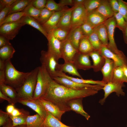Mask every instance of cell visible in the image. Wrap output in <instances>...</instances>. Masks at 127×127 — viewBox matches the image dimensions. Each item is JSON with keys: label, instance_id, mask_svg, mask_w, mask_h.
I'll return each mask as SVG.
<instances>
[{"label": "cell", "instance_id": "56", "mask_svg": "<svg viewBox=\"0 0 127 127\" xmlns=\"http://www.w3.org/2000/svg\"><path fill=\"white\" fill-rule=\"evenodd\" d=\"M15 107L14 105L10 104L7 106L6 108V112L10 114H11Z\"/></svg>", "mask_w": 127, "mask_h": 127}, {"label": "cell", "instance_id": "19", "mask_svg": "<svg viewBox=\"0 0 127 127\" xmlns=\"http://www.w3.org/2000/svg\"><path fill=\"white\" fill-rule=\"evenodd\" d=\"M83 99V98H79L72 100L68 103V105L71 111H72L81 115L88 120L90 117L84 110Z\"/></svg>", "mask_w": 127, "mask_h": 127}, {"label": "cell", "instance_id": "42", "mask_svg": "<svg viewBox=\"0 0 127 127\" xmlns=\"http://www.w3.org/2000/svg\"><path fill=\"white\" fill-rule=\"evenodd\" d=\"M40 10V15L36 20L41 25L47 21L54 12L51 11L45 8Z\"/></svg>", "mask_w": 127, "mask_h": 127}, {"label": "cell", "instance_id": "12", "mask_svg": "<svg viewBox=\"0 0 127 127\" xmlns=\"http://www.w3.org/2000/svg\"><path fill=\"white\" fill-rule=\"evenodd\" d=\"M47 38L48 40L47 51L53 54L58 60L61 58L62 42L56 38L51 32L48 33Z\"/></svg>", "mask_w": 127, "mask_h": 127}, {"label": "cell", "instance_id": "54", "mask_svg": "<svg viewBox=\"0 0 127 127\" xmlns=\"http://www.w3.org/2000/svg\"><path fill=\"white\" fill-rule=\"evenodd\" d=\"M59 3L63 7L67 5L73 6V0H60L59 1Z\"/></svg>", "mask_w": 127, "mask_h": 127}, {"label": "cell", "instance_id": "44", "mask_svg": "<svg viewBox=\"0 0 127 127\" xmlns=\"http://www.w3.org/2000/svg\"><path fill=\"white\" fill-rule=\"evenodd\" d=\"M28 116H14L9 114V117L12 119L13 127L22 125H26Z\"/></svg>", "mask_w": 127, "mask_h": 127}, {"label": "cell", "instance_id": "10", "mask_svg": "<svg viewBox=\"0 0 127 127\" xmlns=\"http://www.w3.org/2000/svg\"><path fill=\"white\" fill-rule=\"evenodd\" d=\"M125 86L124 83L112 81L105 84L102 88L104 92V97L99 100V103L101 105L103 104L107 97L113 92H115L118 96H124L125 93L122 88Z\"/></svg>", "mask_w": 127, "mask_h": 127}, {"label": "cell", "instance_id": "4", "mask_svg": "<svg viewBox=\"0 0 127 127\" xmlns=\"http://www.w3.org/2000/svg\"><path fill=\"white\" fill-rule=\"evenodd\" d=\"M52 78L44 65L42 64L39 67L36 86L33 99H39L44 95Z\"/></svg>", "mask_w": 127, "mask_h": 127}, {"label": "cell", "instance_id": "53", "mask_svg": "<svg viewBox=\"0 0 127 127\" xmlns=\"http://www.w3.org/2000/svg\"><path fill=\"white\" fill-rule=\"evenodd\" d=\"M9 40L4 36L0 35V48L11 44Z\"/></svg>", "mask_w": 127, "mask_h": 127}, {"label": "cell", "instance_id": "26", "mask_svg": "<svg viewBox=\"0 0 127 127\" xmlns=\"http://www.w3.org/2000/svg\"><path fill=\"white\" fill-rule=\"evenodd\" d=\"M95 10L107 19L114 15L108 0H101L99 6Z\"/></svg>", "mask_w": 127, "mask_h": 127}, {"label": "cell", "instance_id": "59", "mask_svg": "<svg viewBox=\"0 0 127 127\" xmlns=\"http://www.w3.org/2000/svg\"><path fill=\"white\" fill-rule=\"evenodd\" d=\"M123 33L124 41L127 44V24L124 31Z\"/></svg>", "mask_w": 127, "mask_h": 127}, {"label": "cell", "instance_id": "30", "mask_svg": "<svg viewBox=\"0 0 127 127\" xmlns=\"http://www.w3.org/2000/svg\"><path fill=\"white\" fill-rule=\"evenodd\" d=\"M95 50L90 42L88 37L84 36L81 39L79 45L78 52L81 53L88 54Z\"/></svg>", "mask_w": 127, "mask_h": 127}, {"label": "cell", "instance_id": "17", "mask_svg": "<svg viewBox=\"0 0 127 127\" xmlns=\"http://www.w3.org/2000/svg\"><path fill=\"white\" fill-rule=\"evenodd\" d=\"M68 8L61 11L54 12L47 21L41 24L48 33L57 28V25L61 17Z\"/></svg>", "mask_w": 127, "mask_h": 127}, {"label": "cell", "instance_id": "55", "mask_svg": "<svg viewBox=\"0 0 127 127\" xmlns=\"http://www.w3.org/2000/svg\"><path fill=\"white\" fill-rule=\"evenodd\" d=\"M0 99L1 100H6L10 104H15L13 101L5 95L0 91Z\"/></svg>", "mask_w": 127, "mask_h": 127}, {"label": "cell", "instance_id": "16", "mask_svg": "<svg viewBox=\"0 0 127 127\" xmlns=\"http://www.w3.org/2000/svg\"><path fill=\"white\" fill-rule=\"evenodd\" d=\"M105 63L100 71L103 75L102 81L106 84L112 81L115 67L114 63L112 60L105 57Z\"/></svg>", "mask_w": 127, "mask_h": 127}, {"label": "cell", "instance_id": "15", "mask_svg": "<svg viewBox=\"0 0 127 127\" xmlns=\"http://www.w3.org/2000/svg\"><path fill=\"white\" fill-rule=\"evenodd\" d=\"M88 54H85L77 52L74 57L72 62L77 69L86 70L92 67Z\"/></svg>", "mask_w": 127, "mask_h": 127}, {"label": "cell", "instance_id": "50", "mask_svg": "<svg viewBox=\"0 0 127 127\" xmlns=\"http://www.w3.org/2000/svg\"><path fill=\"white\" fill-rule=\"evenodd\" d=\"M11 115L14 116H28L29 115V113L23 109L15 108Z\"/></svg>", "mask_w": 127, "mask_h": 127}, {"label": "cell", "instance_id": "29", "mask_svg": "<svg viewBox=\"0 0 127 127\" xmlns=\"http://www.w3.org/2000/svg\"><path fill=\"white\" fill-rule=\"evenodd\" d=\"M0 91L11 99L15 104L18 102L17 94L16 90L11 87L4 83L0 84Z\"/></svg>", "mask_w": 127, "mask_h": 127}, {"label": "cell", "instance_id": "58", "mask_svg": "<svg viewBox=\"0 0 127 127\" xmlns=\"http://www.w3.org/2000/svg\"><path fill=\"white\" fill-rule=\"evenodd\" d=\"M85 0H73V5L72 7H75L83 4Z\"/></svg>", "mask_w": 127, "mask_h": 127}, {"label": "cell", "instance_id": "36", "mask_svg": "<svg viewBox=\"0 0 127 127\" xmlns=\"http://www.w3.org/2000/svg\"><path fill=\"white\" fill-rule=\"evenodd\" d=\"M32 0H17L8 15L22 11L31 2Z\"/></svg>", "mask_w": 127, "mask_h": 127}, {"label": "cell", "instance_id": "60", "mask_svg": "<svg viewBox=\"0 0 127 127\" xmlns=\"http://www.w3.org/2000/svg\"><path fill=\"white\" fill-rule=\"evenodd\" d=\"M2 127H13L12 119L10 118L7 122Z\"/></svg>", "mask_w": 127, "mask_h": 127}, {"label": "cell", "instance_id": "20", "mask_svg": "<svg viewBox=\"0 0 127 127\" xmlns=\"http://www.w3.org/2000/svg\"><path fill=\"white\" fill-rule=\"evenodd\" d=\"M89 55L93 61L92 68L94 71L96 72L100 71L105 62V57L101 54L99 50H94Z\"/></svg>", "mask_w": 127, "mask_h": 127}, {"label": "cell", "instance_id": "7", "mask_svg": "<svg viewBox=\"0 0 127 127\" xmlns=\"http://www.w3.org/2000/svg\"><path fill=\"white\" fill-rule=\"evenodd\" d=\"M25 25L21 19L16 22L3 24L0 26V35L9 40H12L18 34L22 27Z\"/></svg>", "mask_w": 127, "mask_h": 127}, {"label": "cell", "instance_id": "8", "mask_svg": "<svg viewBox=\"0 0 127 127\" xmlns=\"http://www.w3.org/2000/svg\"><path fill=\"white\" fill-rule=\"evenodd\" d=\"M88 15L83 4L74 7L72 14L70 30L80 26L86 22Z\"/></svg>", "mask_w": 127, "mask_h": 127}, {"label": "cell", "instance_id": "52", "mask_svg": "<svg viewBox=\"0 0 127 127\" xmlns=\"http://www.w3.org/2000/svg\"><path fill=\"white\" fill-rule=\"evenodd\" d=\"M111 7L114 13L118 12L119 4L118 0H108Z\"/></svg>", "mask_w": 127, "mask_h": 127}, {"label": "cell", "instance_id": "51", "mask_svg": "<svg viewBox=\"0 0 127 127\" xmlns=\"http://www.w3.org/2000/svg\"><path fill=\"white\" fill-rule=\"evenodd\" d=\"M17 0H0V11L4 8L11 5Z\"/></svg>", "mask_w": 127, "mask_h": 127}, {"label": "cell", "instance_id": "38", "mask_svg": "<svg viewBox=\"0 0 127 127\" xmlns=\"http://www.w3.org/2000/svg\"><path fill=\"white\" fill-rule=\"evenodd\" d=\"M88 39L95 50H99L103 46L99 39L94 28L93 32L88 36Z\"/></svg>", "mask_w": 127, "mask_h": 127}, {"label": "cell", "instance_id": "9", "mask_svg": "<svg viewBox=\"0 0 127 127\" xmlns=\"http://www.w3.org/2000/svg\"><path fill=\"white\" fill-rule=\"evenodd\" d=\"M52 78L59 83L74 89L79 90L86 87H89L96 89L99 91L102 89L103 87L99 85L78 83L64 77L57 76Z\"/></svg>", "mask_w": 127, "mask_h": 127}, {"label": "cell", "instance_id": "13", "mask_svg": "<svg viewBox=\"0 0 127 127\" xmlns=\"http://www.w3.org/2000/svg\"><path fill=\"white\" fill-rule=\"evenodd\" d=\"M78 52L76 50L67 39L62 42L61 58L64 62H72L75 55Z\"/></svg>", "mask_w": 127, "mask_h": 127}, {"label": "cell", "instance_id": "21", "mask_svg": "<svg viewBox=\"0 0 127 127\" xmlns=\"http://www.w3.org/2000/svg\"><path fill=\"white\" fill-rule=\"evenodd\" d=\"M74 7L67 9L61 17L57 26L60 28L69 32L71 28L72 14Z\"/></svg>", "mask_w": 127, "mask_h": 127}, {"label": "cell", "instance_id": "40", "mask_svg": "<svg viewBox=\"0 0 127 127\" xmlns=\"http://www.w3.org/2000/svg\"><path fill=\"white\" fill-rule=\"evenodd\" d=\"M45 8L51 11L54 12L61 11L68 8L62 6L53 0H47Z\"/></svg>", "mask_w": 127, "mask_h": 127}, {"label": "cell", "instance_id": "48", "mask_svg": "<svg viewBox=\"0 0 127 127\" xmlns=\"http://www.w3.org/2000/svg\"><path fill=\"white\" fill-rule=\"evenodd\" d=\"M9 117V114L1 110H0V126H3L7 122Z\"/></svg>", "mask_w": 127, "mask_h": 127}, {"label": "cell", "instance_id": "47", "mask_svg": "<svg viewBox=\"0 0 127 127\" xmlns=\"http://www.w3.org/2000/svg\"><path fill=\"white\" fill-rule=\"evenodd\" d=\"M16 2L11 6L6 7L0 11V24L2 22L6 16L8 14L12 8L15 4Z\"/></svg>", "mask_w": 127, "mask_h": 127}, {"label": "cell", "instance_id": "11", "mask_svg": "<svg viewBox=\"0 0 127 127\" xmlns=\"http://www.w3.org/2000/svg\"><path fill=\"white\" fill-rule=\"evenodd\" d=\"M99 51L102 56L112 60L114 63L115 67L127 66V58L125 55L122 56L116 54L104 46H103Z\"/></svg>", "mask_w": 127, "mask_h": 127}, {"label": "cell", "instance_id": "28", "mask_svg": "<svg viewBox=\"0 0 127 127\" xmlns=\"http://www.w3.org/2000/svg\"><path fill=\"white\" fill-rule=\"evenodd\" d=\"M45 119L37 113L29 115L27 118L26 127H44Z\"/></svg>", "mask_w": 127, "mask_h": 127}, {"label": "cell", "instance_id": "5", "mask_svg": "<svg viewBox=\"0 0 127 127\" xmlns=\"http://www.w3.org/2000/svg\"><path fill=\"white\" fill-rule=\"evenodd\" d=\"M104 23L107 28L109 41L106 47L116 54L122 56H125L122 51L118 49L115 42L114 34L115 28L116 27V22L114 16L107 19Z\"/></svg>", "mask_w": 127, "mask_h": 127}, {"label": "cell", "instance_id": "35", "mask_svg": "<svg viewBox=\"0 0 127 127\" xmlns=\"http://www.w3.org/2000/svg\"><path fill=\"white\" fill-rule=\"evenodd\" d=\"M26 15L22 12L13 13L8 15L0 24V26L8 23L13 22L19 20L22 18Z\"/></svg>", "mask_w": 127, "mask_h": 127}, {"label": "cell", "instance_id": "3", "mask_svg": "<svg viewBox=\"0 0 127 127\" xmlns=\"http://www.w3.org/2000/svg\"><path fill=\"white\" fill-rule=\"evenodd\" d=\"M4 72V83L15 90L21 86L30 73V72H24L17 70L12 64L10 60L6 62Z\"/></svg>", "mask_w": 127, "mask_h": 127}, {"label": "cell", "instance_id": "24", "mask_svg": "<svg viewBox=\"0 0 127 127\" xmlns=\"http://www.w3.org/2000/svg\"><path fill=\"white\" fill-rule=\"evenodd\" d=\"M107 19L95 10L88 14L86 21L94 28L104 23Z\"/></svg>", "mask_w": 127, "mask_h": 127}, {"label": "cell", "instance_id": "43", "mask_svg": "<svg viewBox=\"0 0 127 127\" xmlns=\"http://www.w3.org/2000/svg\"><path fill=\"white\" fill-rule=\"evenodd\" d=\"M51 32L56 38L61 42L67 39L69 32L68 31L59 28L55 29Z\"/></svg>", "mask_w": 127, "mask_h": 127}, {"label": "cell", "instance_id": "25", "mask_svg": "<svg viewBox=\"0 0 127 127\" xmlns=\"http://www.w3.org/2000/svg\"><path fill=\"white\" fill-rule=\"evenodd\" d=\"M56 77H62L66 78L71 80L79 83L89 84L92 85H97L103 87L105 84L102 81L94 80L92 79H85L83 78H75L66 75L65 73L62 71H57L56 74Z\"/></svg>", "mask_w": 127, "mask_h": 127}, {"label": "cell", "instance_id": "31", "mask_svg": "<svg viewBox=\"0 0 127 127\" xmlns=\"http://www.w3.org/2000/svg\"><path fill=\"white\" fill-rule=\"evenodd\" d=\"M44 127H70L65 125L47 111V115L45 119Z\"/></svg>", "mask_w": 127, "mask_h": 127}, {"label": "cell", "instance_id": "1", "mask_svg": "<svg viewBox=\"0 0 127 127\" xmlns=\"http://www.w3.org/2000/svg\"><path fill=\"white\" fill-rule=\"evenodd\" d=\"M98 91L89 87L79 90L71 89L59 83L52 78L45 94L40 98L51 102L60 110L66 112L71 111L68 103L71 100L93 95Z\"/></svg>", "mask_w": 127, "mask_h": 127}, {"label": "cell", "instance_id": "49", "mask_svg": "<svg viewBox=\"0 0 127 127\" xmlns=\"http://www.w3.org/2000/svg\"><path fill=\"white\" fill-rule=\"evenodd\" d=\"M47 0H32L31 3L35 7L39 9L45 8Z\"/></svg>", "mask_w": 127, "mask_h": 127}, {"label": "cell", "instance_id": "34", "mask_svg": "<svg viewBox=\"0 0 127 127\" xmlns=\"http://www.w3.org/2000/svg\"><path fill=\"white\" fill-rule=\"evenodd\" d=\"M112 81L122 83H127V79L124 74L122 67L118 66L115 68Z\"/></svg>", "mask_w": 127, "mask_h": 127}, {"label": "cell", "instance_id": "62", "mask_svg": "<svg viewBox=\"0 0 127 127\" xmlns=\"http://www.w3.org/2000/svg\"><path fill=\"white\" fill-rule=\"evenodd\" d=\"M122 67L125 75L127 79V66H124Z\"/></svg>", "mask_w": 127, "mask_h": 127}, {"label": "cell", "instance_id": "27", "mask_svg": "<svg viewBox=\"0 0 127 127\" xmlns=\"http://www.w3.org/2000/svg\"><path fill=\"white\" fill-rule=\"evenodd\" d=\"M21 20L25 25H29L38 30L47 38L48 34L42 25L35 18L25 15L23 17Z\"/></svg>", "mask_w": 127, "mask_h": 127}, {"label": "cell", "instance_id": "46", "mask_svg": "<svg viewBox=\"0 0 127 127\" xmlns=\"http://www.w3.org/2000/svg\"><path fill=\"white\" fill-rule=\"evenodd\" d=\"M80 26L83 35L88 37L93 32L94 28L86 21Z\"/></svg>", "mask_w": 127, "mask_h": 127}, {"label": "cell", "instance_id": "63", "mask_svg": "<svg viewBox=\"0 0 127 127\" xmlns=\"http://www.w3.org/2000/svg\"><path fill=\"white\" fill-rule=\"evenodd\" d=\"M26 125H18L14 127H26Z\"/></svg>", "mask_w": 127, "mask_h": 127}, {"label": "cell", "instance_id": "61", "mask_svg": "<svg viewBox=\"0 0 127 127\" xmlns=\"http://www.w3.org/2000/svg\"><path fill=\"white\" fill-rule=\"evenodd\" d=\"M6 64V62L0 59V70H5Z\"/></svg>", "mask_w": 127, "mask_h": 127}, {"label": "cell", "instance_id": "2", "mask_svg": "<svg viewBox=\"0 0 127 127\" xmlns=\"http://www.w3.org/2000/svg\"><path fill=\"white\" fill-rule=\"evenodd\" d=\"M39 67L30 72L21 86L16 90L19 100H28L33 99L36 87Z\"/></svg>", "mask_w": 127, "mask_h": 127}, {"label": "cell", "instance_id": "45", "mask_svg": "<svg viewBox=\"0 0 127 127\" xmlns=\"http://www.w3.org/2000/svg\"><path fill=\"white\" fill-rule=\"evenodd\" d=\"M119 4V12L127 21V2L123 0H118Z\"/></svg>", "mask_w": 127, "mask_h": 127}, {"label": "cell", "instance_id": "33", "mask_svg": "<svg viewBox=\"0 0 127 127\" xmlns=\"http://www.w3.org/2000/svg\"><path fill=\"white\" fill-rule=\"evenodd\" d=\"M15 50L12 44L0 48V59L6 62L12 58Z\"/></svg>", "mask_w": 127, "mask_h": 127}, {"label": "cell", "instance_id": "39", "mask_svg": "<svg viewBox=\"0 0 127 127\" xmlns=\"http://www.w3.org/2000/svg\"><path fill=\"white\" fill-rule=\"evenodd\" d=\"M101 0H85L83 5L88 14L96 10L99 6Z\"/></svg>", "mask_w": 127, "mask_h": 127}, {"label": "cell", "instance_id": "57", "mask_svg": "<svg viewBox=\"0 0 127 127\" xmlns=\"http://www.w3.org/2000/svg\"><path fill=\"white\" fill-rule=\"evenodd\" d=\"M5 79L4 70H0V84L4 83Z\"/></svg>", "mask_w": 127, "mask_h": 127}, {"label": "cell", "instance_id": "22", "mask_svg": "<svg viewBox=\"0 0 127 127\" xmlns=\"http://www.w3.org/2000/svg\"><path fill=\"white\" fill-rule=\"evenodd\" d=\"M84 36L80 26L71 30L69 32L67 39L69 41L78 52L79 41Z\"/></svg>", "mask_w": 127, "mask_h": 127}, {"label": "cell", "instance_id": "6", "mask_svg": "<svg viewBox=\"0 0 127 127\" xmlns=\"http://www.w3.org/2000/svg\"><path fill=\"white\" fill-rule=\"evenodd\" d=\"M40 60L52 78L55 77L58 60L52 54L48 51L42 50Z\"/></svg>", "mask_w": 127, "mask_h": 127}, {"label": "cell", "instance_id": "23", "mask_svg": "<svg viewBox=\"0 0 127 127\" xmlns=\"http://www.w3.org/2000/svg\"><path fill=\"white\" fill-rule=\"evenodd\" d=\"M72 62H64L63 64H58L56 68V71H60L65 73H68L73 75L78 76L80 78H82Z\"/></svg>", "mask_w": 127, "mask_h": 127}, {"label": "cell", "instance_id": "41", "mask_svg": "<svg viewBox=\"0 0 127 127\" xmlns=\"http://www.w3.org/2000/svg\"><path fill=\"white\" fill-rule=\"evenodd\" d=\"M114 16L116 22V27L118 28L123 32L127 24V21L119 12L114 13Z\"/></svg>", "mask_w": 127, "mask_h": 127}, {"label": "cell", "instance_id": "37", "mask_svg": "<svg viewBox=\"0 0 127 127\" xmlns=\"http://www.w3.org/2000/svg\"><path fill=\"white\" fill-rule=\"evenodd\" d=\"M26 15L28 16L37 19L40 13V10L37 9L32 4L31 2L22 11Z\"/></svg>", "mask_w": 127, "mask_h": 127}, {"label": "cell", "instance_id": "14", "mask_svg": "<svg viewBox=\"0 0 127 127\" xmlns=\"http://www.w3.org/2000/svg\"><path fill=\"white\" fill-rule=\"evenodd\" d=\"M18 102L29 107L44 119L47 116V111L38 99L28 100H19Z\"/></svg>", "mask_w": 127, "mask_h": 127}, {"label": "cell", "instance_id": "32", "mask_svg": "<svg viewBox=\"0 0 127 127\" xmlns=\"http://www.w3.org/2000/svg\"><path fill=\"white\" fill-rule=\"evenodd\" d=\"M100 41L103 46L108 44V37L107 27L104 23L94 28Z\"/></svg>", "mask_w": 127, "mask_h": 127}, {"label": "cell", "instance_id": "18", "mask_svg": "<svg viewBox=\"0 0 127 127\" xmlns=\"http://www.w3.org/2000/svg\"><path fill=\"white\" fill-rule=\"evenodd\" d=\"M38 99L47 111L61 121L62 116L65 111L60 110L57 106L50 101L41 98Z\"/></svg>", "mask_w": 127, "mask_h": 127}]
</instances>
